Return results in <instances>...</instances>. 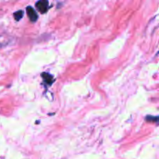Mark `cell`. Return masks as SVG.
Here are the masks:
<instances>
[{
	"instance_id": "5",
	"label": "cell",
	"mask_w": 159,
	"mask_h": 159,
	"mask_svg": "<svg viewBox=\"0 0 159 159\" xmlns=\"http://www.w3.org/2000/svg\"><path fill=\"white\" fill-rule=\"evenodd\" d=\"M146 120L148 121H153V122H158V116H147L145 117Z\"/></svg>"
},
{
	"instance_id": "3",
	"label": "cell",
	"mask_w": 159,
	"mask_h": 159,
	"mask_svg": "<svg viewBox=\"0 0 159 159\" xmlns=\"http://www.w3.org/2000/svg\"><path fill=\"white\" fill-rule=\"evenodd\" d=\"M41 76L43 79V81H44L48 85H51V84L53 83V82H54V77H53L52 75H51L50 74L43 73V74L41 75Z\"/></svg>"
},
{
	"instance_id": "1",
	"label": "cell",
	"mask_w": 159,
	"mask_h": 159,
	"mask_svg": "<svg viewBox=\"0 0 159 159\" xmlns=\"http://www.w3.org/2000/svg\"><path fill=\"white\" fill-rule=\"evenodd\" d=\"M48 5H49L48 1L43 0V1L37 2H36V7L41 13H45L48 9Z\"/></svg>"
},
{
	"instance_id": "4",
	"label": "cell",
	"mask_w": 159,
	"mask_h": 159,
	"mask_svg": "<svg viewBox=\"0 0 159 159\" xmlns=\"http://www.w3.org/2000/svg\"><path fill=\"white\" fill-rule=\"evenodd\" d=\"M13 16H14V18H15V20H17V21H19V20H20V19L23 17V11L19 10V11H17V12H15L13 13Z\"/></svg>"
},
{
	"instance_id": "2",
	"label": "cell",
	"mask_w": 159,
	"mask_h": 159,
	"mask_svg": "<svg viewBox=\"0 0 159 159\" xmlns=\"http://www.w3.org/2000/svg\"><path fill=\"white\" fill-rule=\"evenodd\" d=\"M26 12H27V15L28 16H29L30 21H37V18H38V15H37V13L36 12V11L34 10V8L31 7V6H27V7H26Z\"/></svg>"
}]
</instances>
